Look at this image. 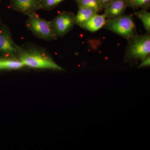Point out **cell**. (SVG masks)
Returning a JSON list of instances; mask_svg holds the SVG:
<instances>
[{"label":"cell","mask_w":150,"mask_h":150,"mask_svg":"<svg viewBox=\"0 0 150 150\" xmlns=\"http://www.w3.org/2000/svg\"><path fill=\"white\" fill-rule=\"evenodd\" d=\"M11 8L28 16L41 9L40 0H11Z\"/></svg>","instance_id":"52a82bcc"},{"label":"cell","mask_w":150,"mask_h":150,"mask_svg":"<svg viewBox=\"0 0 150 150\" xmlns=\"http://www.w3.org/2000/svg\"><path fill=\"white\" fill-rule=\"evenodd\" d=\"M127 8L134 10H148L150 6V0H126Z\"/></svg>","instance_id":"7c38bea8"},{"label":"cell","mask_w":150,"mask_h":150,"mask_svg":"<svg viewBox=\"0 0 150 150\" xmlns=\"http://www.w3.org/2000/svg\"><path fill=\"white\" fill-rule=\"evenodd\" d=\"M134 14L142 22L145 29L148 33L150 32V13L146 10L142 9L134 13Z\"/></svg>","instance_id":"4fadbf2b"},{"label":"cell","mask_w":150,"mask_h":150,"mask_svg":"<svg viewBox=\"0 0 150 150\" xmlns=\"http://www.w3.org/2000/svg\"><path fill=\"white\" fill-rule=\"evenodd\" d=\"M78 7L86 6L92 8L96 10L98 12L103 10L100 4L99 0H75Z\"/></svg>","instance_id":"5bb4252c"},{"label":"cell","mask_w":150,"mask_h":150,"mask_svg":"<svg viewBox=\"0 0 150 150\" xmlns=\"http://www.w3.org/2000/svg\"><path fill=\"white\" fill-rule=\"evenodd\" d=\"M127 40L137 34L136 25L131 15H123L106 20L103 27Z\"/></svg>","instance_id":"277c9868"},{"label":"cell","mask_w":150,"mask_h":150,"mask_svg":"<svg viewBox=\"0 0 150 150\" xmlns=\"http://www.w3.org/2000/svg\"><path fill=\"white\" fill-rule=\"evenodd\" d=\"M127 8L126 0H112L105 7L104 14L106 18H116L124 14Z\"/></svg>","instance_id":"ba28073f"},{"label":"cell","mask_w":150,"mask_h":150,"mask_svg":"<svg viewBox=\"0 0 150 150\" xmlns=\"http://www.w3.org/2000/svg\"><path fill=\"white\" fill-rule=\"evenodd\" d=\"M28 16L25 26L33 35L46 41L57 40L58 37L52 28L51 21L41 18L36 13Z\"/></svg>","instance_id":"3957f363"},{"label":"cell","mask_w":150,"mask_h":150,"mask_svg":"<svg viewBox=\"0 0 150 150\" xmlns=\"http://www.w3.org/2000/svg\"><path fill=\"white\" fill-rule=\"evenodd\" d=\"M1 64L2 70L19 69L25 67L18 58H2Z\"/></svg>","instance_id":"8fae6325"},{"label":"cell","mask_w":150,"mask_h":150,"mask_svg":"<svg viewBox=\"0 0 150 150\" xmlns=\"http://www.w3.org/2000/svg\"><path fill=\"white\" fill-rule=\"evenodd\" d=\"M142 62L139 66V68H143V67H147L150 66V55L147 56L146 59L142 61Z\"/></svg>","instance_id":"2e32d148"},{"label":"cell","mask_w":150,"mask_h":150,"mask_svg":"<svg viewBox=\"0 0 150 150\" xmlns=\"http://www.w3.org/2000/svg\"><path fill=\"white\" fill-rule=\"evenodd\" d=\"M18 58L25 67L32 69L64 71L44 48L31 43L16 45Z\"/></svg>","instance_id":"6da1fadb"},{"label":"cell","mask_w":150,"mask_h":150,"mask_svg":"<svg viewBox=\"0 0 150 150\" xmlns=\"http://www.w3.org/2000/svg\"><path fill=\"white\" fill-rule=\"evenodd\" d=\"M125 52V61L128 62L143 61L150 54V35L138 34L128 40Z\"/></svg>","instance_id":"7a4b0ae2"},{"label":"cell","mask_w":150,"mask_h":150,"mask_svg":"<svg viewBox=\"0 0 150 150\" xmlns=\"http://www.w3.org/2000/svg\"><path fill=\"white\" fill-rule=\"evenodd\" d=\"M66 0H40L41 8L46 11H51Z\"/></svg>","instance_id":"9a60e30c"},{"label":"cell","mask_w":150,"mask_h":150,"mask_svg":"<svg viewBox=\"0 0 150 150\" xmlns=\"http://www.w3.org/2000/svg\"><path fill=\"white\" fill-rule=\"evenodd\" d=\"M106 18L104 14L99 15L97 13L85 23L81 28L91 32H96L103 27Z\"/></svg>","instance_id":"9c48e42d"},{"label":"cell","mask_w":150,"mask_h":150,"mask_svg":"<svg viewBox=\"0 0 150 150\" xmlns=\"http://www.w3.org/2000/svg\"><path fill=\"white\" fill-rule=\"evenodd\" d=\"M0 56L4 58H18L16 44L6 25L0 23Z\"/></svg>","instance_id":"5b68a950"},{"label":"cell","mask_w":150,"mask_h":150,"mask_svg":"<svg viewBox=\"0 0 150 150\" xmlns=\"http://www.w3.org/2000/svg\"><path fill=\"white\" fill-rule=\"evenodd\" d=\"M76 15L71 12H62L51 21L52 28L58 37L64 36L73 29L75 25Z\"/></svg>","instance_id":"8992f818"},{"label":"cell","mask_w":150,"mask_h":150,"mask_svg":"<svg viewBox=\"0 0 150 150\" xmlns=\"http://www.w3.org/2000/svg\"><path fill=\"white\" fill-rule=\"evenodd\" d=\"M1 60L2 58H0V70H2V69Z\"/></svg>","instance_id":"ac0fdd59"},{"label":"cell","mask_w":150,"mask_h":150,"mask_svg":"<svg viewBox=\"0 0 150 150\" xmlns=\"http://www.w3.org/2000/svg\"><path fill=\"white\" fill-rule=\"evenodd\" d=\"M78 8L79 9L75 18V23L80 27L91 18L98 13L95 9L88 7L79 6Z\"/></svg>","instance_id":"30bf717a"},{"label":"cell","mask_w":150,"mask_h":150,"mask_svg":"<svg viewBox=\"0 0 150 150\" xmlns=\"http://www.w3.org/2000/svg\"><path fill=\"white\" fill-rule=\"evenodd\" d=\"M2 23V21H1V19L0 18V23Z\"/></svg>","instance_id":"d6986e66"},{"label":"cell","mask_w":150,"mask_h":150,"mask_svg":"<svg viewBox=\"0 0 150 150\" xmlns=\"http://www.w3.org/2000/svg\"><path fill=\"white\" fill-rule=\"evenodd\" d=\"M111 1L112 0H99L100 4L102 9L103 10L105 7L108 4H109Z\"/></svg>","instance_id":"e0dca14e"}]
</instances>
